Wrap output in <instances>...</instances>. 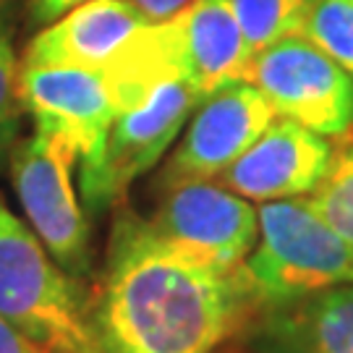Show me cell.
<instances>
[{
	"mask_svg": "<svg viewBox=\"0 0 353 353\" xmlns=\"http://www.w3.org/2000/svg\"><path fill=\"white\" fill-rule=\"evenodd\" d=\"M259 353H353V283L267 309Z\"/></svg>",
	"mask_w": 353,
	"mask_h": 353,
	"instance_id": "13",
	"label": "cell"
},
{
	"mask_svg": "<svg viewBox=\"0 0 353 353\" xmlns=\"http://www.w3.org/2000/svg\"><path fill=\"white\" fill-rule=\"evenodd\" d=\"M16 92L37 128L55 131L74 144L81 163V194L94 212L108 139L118 115L108 71L24 63L16 76Z\"/></svg>",
	"mask_w": 353,
	"mask_h": 353,
	"instance_id": "4",
	"label": "cell"
},
{
	"mask_svg": "<svg viewBox=\"0 0 353 353\" xmlns=\"http://www.w3.org/2000/svg\"><path fill=\"white\" fill-rule=\"evenodd\" d=\"M256 217L259 243L239 267V283L252 306L275 309L353 283V243L303 196L267 202Z\"/></svg>",
	"mask_w": 353,
	"mask_h": 353,
	"instance_id": "2",
	"label": "cell"
},
{
	"mask_svg": "<svg viewBox=\"0 0 353 353\" xmlns=\"http://www.w3.org/2000/svg\"><path fill=\"white\" fill-rule=\"evenodd\" d=\"M147 24L131 0H87L29 42L24 63L105 68Z\"/></svg>",
	"mask_w": 353,
	"mask_h": 353,
	"instance_id": "12",
	"label": "cell"
},
{
	"mask_svg": "<svg viewBox=\"0 0 353 353\" xmlns=\"http://www.w3.org/2000/svg\"><path fill=\"white\" fill-rule=\"evenodd\" d=\"M301 37L353 76V0H319L309 13Z\"/></svg>",
	"mask_w": 353,
	"mask_h": 353,
	"instance_id": "16",
	"label": "cell"
},
{
	"mask_svg": "<svg viewBox=\"0 0 353 353\" xmlns=\"http://www.w3.org/2000/svg\"><path fill=\"white\" fill-rule=\"evenodd\" d=\"M0 314L50 353H102L74 280L0 199Z\"/></svg>",
	"mask_w": 353,
	"mask_h": 353,
	"instance_id": "3",
	"label": "cell"
},
{
	"mask_svg": "<svg viewBox=\"0 0 353 353\" xmlns=\"http://www.w3.org/2000/svg\"><path fill=\"white\" fill-rule=\"evenodd\" d=\"M306 204L335 233L353 243V147H341L332 152L327 173L306 196Z\"/></svg>",
	"mask_w": 353,
	"mask_h": 353,
	"instance_id": "15",
	"label": "cell"
},
{
	"mask_svg": "<svg viewBox=\"0 0 353 353\" xmlns=\"http://www.w3.org/2000/svg\"><path fill=\"white\" fill-rule=\"evenodd\" d=\"M243 81L259 89L278 115L322 137L353 128V76L301 34L254 52Z\"/></svg>",
	"mask_w": 353,
	"mask_h": 353,
	"instance_id": "7",
	"label": "cell"
},
{
	"mask_svg": "<svg viewBox=\"0 0 353 353\" xmlns=\"http://www.w3.org/2000/svg\"><path fill=\"white\" fill-rule=\"evenodd\" d=\"M81 3H87V0H29V13H32L34 24H50Z\"/></svg>",
	"mask_w": 353,
	"mask_h": 353,
	"instance_id": "19",
	"label": "cell"
},
{
	"mask_svg": "<svg viewBox=\"0 0 353 353\" xmlns=\"http://www.w3.org/2000/svg\"><path fill=\"white\" fill-rule=\"evenodd\" d=\"M76 163L79 154L65 137L34 128V134L13 152L11 178L32 230L48 254L68 275L84 278L92 254L87 214L74 189Z\"/></svg>",
	"mask_w": 353,
	"mask_h": 353,
	"instance_id": "6",
	"label": "cell"
},
{
	"mask_svg": "<svg viewBox=\"0 0 353 353\" xmlns=\"http://www.w3.org/2000/svg\"><path fill=\"white\" fill-rule=\"evenodd\" d=\"M16 52H13L11 26L0 16V163L11 152V144L19 134L21 102L16 92Z\"/></svg>",
	"mask_w": 353,
	"mask_h": 353,
	"instance_id": "17",
	"label": "cell"
},
{
	"mask_svg": "<svg viewBox=\"0 0 353 353\" xmlns=\"http://www.w3.org/2000/svg\"><path fill=\"white\" fill-rule=\"evenodd\" d=\"M252 55L285 37L301 34L319 0H228Z\"/></svg>",
	"mask_w": 353,
	"mask_h": 353,
	"instance_id": "14",
	"label": "cell"
},
{
	"mask_svg": "<svg viewBox=\"0 0 353 353\" xmlns=\"http://www.w3.org/2000/svg\"><path fill=\"white\" fill-rule=\"evenodd\" d=\"M275 118V108L249 81H236L207 94L170 157L168 183L223 176Z\"/></svg>",
	"mask_w": 353,
	"mask_h": 353,
	"instance_id": "10",
	"label": "cell"
},
{
	"mask_svg": "<svg viewBox=\"0 0 353 353\" xmlns=\"http://www.w3.org/2000/svg\"><path fill=\"white\" fill-rule=\"evenodd\" d=\"M327 137L288 118H275L267 131L223 173V186L252 202L309 196L332 160Z\"/></svg>",
	"mask_w": 353,
	"mask_h": 353,
	"instance_id": "11",
	"label": "cell"
},
{
	"mask_svg": "<svg viewBox=\"0 0 353 353\" xmlns=\"http://www.w3.org/2000/svg\"><path fill=\"white\" fill-rule=\"evenodd\" d=\"M150 24H160V21H168L170 16H176L178 11H183L189 3L194 0H131Z\"/></svg>",
	"mask_w": 353,
	"mask_h": 353,
	"instance_id": "20",
	"label": "cell"
},
{
	"mask_svg": "<svg viewBox=\"0 0 353 353\" xmlns=\"http://www.w3.org/2000/svg\"><path fill=\"white\" fill-rule=\"evenodd\" d=\"M199 102L202 97L183 79L165 76L115 115L94 212H102L128 189V183L157 165Z\"/></svg>",
	"mask_w": 353,
	"mask_h": 353,
	"instance_id": "9",
	"label": "cell"
},
{
	"mask_svg": "<svg viewBox=\"0 0 353 353\" xmlns=\"http://www.w3.org/2000/svg\"><path fill=\"white\" fill-rule=\"evenodd\" d=\"M150 225L176 249L223 272H236L259 239L249 199L210 181H170Z\"/></svg>",
	"mask_w": 353,
	"mask_h": 353,
	"instance_id": "8",
	"label": "cell"
},
{
	"mask_svg": "<svg viewBox=\"0 0 353 353\" xmlns=\"http://www.w3.org/2000/svg\"><path fill=\"white\" fill-rule=\"evenodd\" d=\"M0 353H50L0 314Z\"/></svg>",
	"mask_w": 353,
	"mask_h": 353,
	"instance_id": "18",
	"label": "cell"
},
{
	"mask_svg": "<svg viewBox=\"0 0 353 353\" xmlns=\"http://www.w3.org/2000/svg\"><path fill=\"white\" fill-rule=\"evenodd\" d=\"M252 306L236 272L176 249L144 220H123L110 243L92 316L102 353H210Z\"/></svg>",
	"mask_w": 353,
	"mask_h": 353,
	"instance_id": "1",
	"label": "cell"
},
{
	"mask_svg": "<svg viewBox=\"0 0 353 353\" xmlns=\"http://www.w3.org/2000/svg\"><path fill=\"white\" fill-rule=\"evenodd\" d=\"M152 71L178 76L199 97L243 81L252 48L228 0H194L160 24H147L131 39Z\"/></svg>",
	"mask_w": 353,
	"mask_h": 353,
	"instance_id": "5",
	"label": "cell"
}]
</instances>
